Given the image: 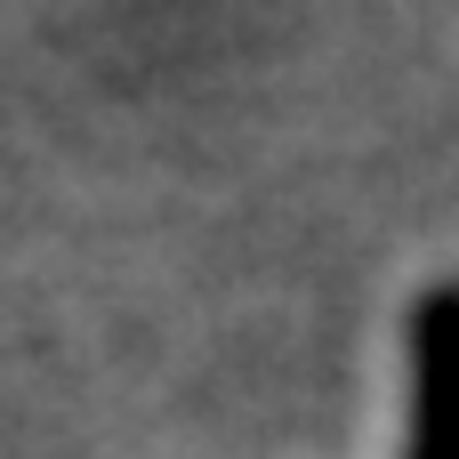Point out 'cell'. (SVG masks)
Segmentation results:
<instances>
[{"label": "cell", "mask_w": 459, "mask_h": 459, "mask_svg": "<svg viewBox=\"0 0 459 459\" xmlns=\"http://www.w3.org/2000/svg\"><path fill=\"white\" fill-rule=\"evenodd\" d=\"M403 459H459V282L411 307V420Z\"/></svg>", "instance_id": "1"}]
</instances>
